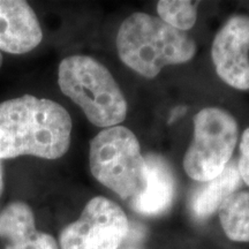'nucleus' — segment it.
Returning <instances> with one entry per match:
<instances>
[{"mask_svg": "<svg viewBox=\"0 0 249 249\" xmlns=\"http://www.w3.org/2000/svg\"><path fill=\"white\" fill-rule=\"evenodd\" d=\"M43 31L31 6L23 0H0V52L23 54L40 44Z\"/></svg>", "mask_w": 249, "mask_h": 249, "instance_id": "nucleus-8", "label": "nucleus"}, {"mask_svg": "<svg viewBox=\"0 0 249 249\" xmlns=\"http://www.w3.org/2000/svg\"><path fill=\"white\" fill-rule=\"evenodd\" d=\"M120 60L140 75L154 79L165 66L185 64L195 55V42L145 13H134L121 23L117 36Z\"/></svg>", "mask_w": 249, "mask_h": 249, "instance_id": "nucleus-2", "label": "nucleus"}, {"mask_svg": "<svg viewBox=\"0 0 249 249\" xmlns=\"http://www.w3.org/2000/svg\"><path fill=\"white\" fill-rule=\"evenodd\" d=\"M239 138V126L220 107H204L194 117V138L183 157V169L193 180L210 181L231 160Z\"/></svg>", "mask_w": 249, "mask_h": 249, "instance_id": "nucleus-5", "label": "nucleus"}, {"mask_svg": "<svg viewBox=\"0 0 249 249\" xmlns=\"http://www.w3.org/2000/svg\"><path fill=\"white\" fill-rule=\"evenodd\" d=\"M0 238L5 249H58L55 239L36 229L35 214L26 202L14 201L0 213Z\"/></svg>", "mask_w": 249, "mask_h": 249, "instance_id": "nucleus-9", "label": "nucleus"}, {"mask_svg": "<svg viewBox=\"0 0 249 249\" xmlns=\"http://www.w3.org/2000/svg\"><path fill=\"white\" fill-rule=\"evenodd\" d=\"M1 65H2V54L1 52H0V67H1Z\"/></svg>", "mask_w": 249, "mask_h": 249, "instance_id": "nucleus-17", "label": "nucleus"}, {"mask_svg": "<svg viewBox=\"0 0 249 249\" xmlns=\"http://www.w3.org/2000/svg\"><path fill=\"white\" fill-rule=\"evenodd\" d=\"M219 219L227 238L249 242V192H236L219 208Z\"/></svg>", "mask_w": 249, "mask_h": 249, "instance_id": "nucleus-12", "label": "nucleus"}, {"mask_svg": "<svg viewBox=\"0 0 249 249\" xmlns=\"http://www.w3.org/2000/svg\"><path fill=\"white\" fill-rule=\"evenodd\" d=\"M89 164L98 182L124 200H134L145 192L148 167L140 143L124 126L103 129L90 142Z\"/></svg>", "mask_w": 249, "mask_h": 249, "instance_id": "nucleus-4", "label": "nucleus"}, {"mask_svg": "<svg viewBox=\"0 0 249 249\" xmlns=\"http://www.w3.org/2000/svg\"><path fill=\"white\" fill-rule=\"evenodd\" d=\"M157 13L163 22L185 33L193 28L196 22L197 2L186 0H161L157 4Z\"/></svg>", "mask_w": 249, "mask_h": 249, "instance_id": "nucleus-13", "label": "nucleus"}, {"mask_svg": "<svg viewBox=\"0 0 249 249\" xmlns=\"http://www.w3.org/2000/svg\"><path fill=\"white\" fill-rule=\"evenodd\" d=\"M241 185V178L235 160H230L219 176L202 182L192 195L189 208L196 220H205L219 210L224 202L234 194Z\"/></svg>", "mask_w": 249, "mask_h": 249, "instance_id": "nucleus-11", "label": "nucleus"}, {"mask_svg": "<svg viewBox=\"0 0 249 249\" xmlns=\"http://www.w3.org/2000/svg\"><path fill=\"white\" fill-rule=\"evenodd\" d=\"M58 85L95 126L110 128L126 119L124 93L110 71L96 59L88 55L65 58L58 68Z\"/></svg>", "mask_w": 249, "mask_h": 249, "instance_id": "nucleus-3", "label": "nucleus"}, {"mask_svg": "<svg viewBox=\"0 0 249 249\" xmlns=\"http://www.w3.org/2000/svg\"><path fill=\"white\" fill-rule=\"evenodd\" d=\"M144 236V227L136 223H130L128 234L124 238L119 249H144V246H143Z\"/></svg>", "mask_w": 249, "mask_h": 249, "instance_id": "nucleus-15", "label": "nucleus"}, {"mask_svg": "<svg viewBox=\"0 0 249 249\" xmlns=\"http://www.w3.org/2000/svg\"><path fill=\"white\" fill-rule=\"evenodd\" d=\"M240 156L238 160V171L241 181L249 186V127L242 133L240 141Z\"/></svg>", "mask_w": 249, "mask_h": 249, "instance_id": "nucleus-14", "label": "nucleus"}, {"mask_svg": "<svg viewBox=\"0 0 249 249\" xmlns=\"http://www.w3.org/2000/svg\"><path fill=\"white\" fill-rule=\"evenodd\" d=\"M124 210L103 196L90 200L80 218L60 233L61 249H119L129 232Z\"/></svg>", "mask_w": 249, "mask_h": 249, "instance_id": "nucleus-6", "label": "nucleus"}, {"mask_svg": "<svg viewBox=\"0 0 249 249\" xmlns=\"http://www.w3.org/2000/svg\"><path fill=\"white\" fill-rule=\"evenodd\" d=\"M145 158L148 186L145 192L130 201V207L144 216H158L169 210L176 196V178L170 164L161 156L151 154Z\"/></svg>", "mask_w": 249, "mask_h": 249, "instance_id": "nucleus-10", "label": "nucleus"}, {"mask_svg": "<svg viewBox=\"0 0 249 249\" xmlns=\"http://www.w3.org/2000/svg\"><path fill=\"white\" fill-rule=\"evenodd\" d=\"M249 17L233 15L217 33L211 58L218 76L232 88L249 89Z\"/></svg>", "mask_w": 249, "mask_h": 249, "instance_id": "nucleus-7", "label": "nucleus"}, {"mask_svg": "<svg viewBox=\"0 0 249 249\" xmlns=\"http://www.w3.org/2000/svg\"><path fill=\"white\" fill-rule=\"evenodd\" d=\"M71 118L66 108L33 95L0 104V160L34 156L58 160L70 149Z\"/></svg>", "mask_w": 249, "mask_h": 249, "instance_id": "nucleus-1", "label": "nucleus"}, {"mask_svg": "<svg viewBox=\"0 0 249 249\" xmlns=\"http://www.w3.org/2000/svg\"><path fill=\"white\" fill-rule=\"evenodd\" d=\"M2 191H4V172H2V164L0 160V196L2 194Z\"/></svg>", "mask_w": 249, "mask_h": 249, "instance_id": "nucleus-16", "label": "nucleus"}]
</instances>
